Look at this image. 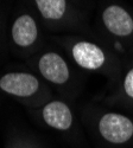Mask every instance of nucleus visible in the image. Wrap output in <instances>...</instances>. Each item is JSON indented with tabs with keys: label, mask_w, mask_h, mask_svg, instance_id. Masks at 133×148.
Returning <instances> with one entry per match:
<instances>
[{
	"label": "nucleus",
	"mask_w": 133,
	"mask_h": 148,
	"mask_svg": "<svg viewBox=\"0 0 133 148\" xmlns=\"http://www.w3.org/2000/svg\"><path fill=\"white\" fill-rule=\"evenodd\" d=\"M99 132L106 141L121 145L133 136V122L124 115L108 113L100 119Z\"/></svg>",
	"instance_id": "nucleus-1"
},
{
	"label": "nucleus",
	"mask_w": 133,
	"mask_h": 148,
	"mask_svg": "<svg viewBox=\"0 0 133 148\" xmlns=\"http://www.w3.org/2000/svg\"><path fill=\"white\" fill-rule=\"evenodd\" d=\"M38 79L26 72H10L0 78V89L18 97L33 95L38 90Z\"/></svg>",
	"instance_id": "nucleus-2"
},
{
	"label": "nucleus",
	"mask_w": 133,
	"mask_h": 148,
	"mask_svg": "<svg viewBox=\"0 0 133 148\" xmlns=\"http://www.w3.org/2000/svg\"><path fill=\"white\" fill-rule=\"evenodd\" d=\"M38 68L42 76L56 84H63L69 78V69L65 60L55 52L44 53L39 62Z\"/></svg>",
	"instance_id": "nucleus-3"
},
{
	"label": "nucleus",
	"mask_w": 133,
	"mask_h": 148,
	"mask_svg": "<svg viewBox=\"0 0 133 148\" xmlns=\"http://www.w3.org/2000/svg\"><path fill=\"white\" fill-rule=\"evenodd\" d=\"M72 57L84 69L96 70L103 65L106 56L101 49L89 42H79L72 46Z\"/></svg>",
	"instance_id": "nucleus-4"
},
{
	"label": "nucleus",
	"mask_w": 133,
	"mask_h": 148,
	"mask_svg": "<svg viewBox=\"0 0 133 148\" xmlns=\"http://www.w3.org/2000/svg\"><path fill=\"white\" fill-rule=\"evenodd\" d=\"M103 24L107 30L115 36H128L133 32V19L120 6H110L103 11Z\"/></svg>",
	"instance_id": "nucleus-5"
},
{
	"label": "nucleus",
	"mask_w": 133,
	"mask_h": 148,
	"mask_svg": "<svg viewBox=\"0 0 133 148\" xmlns=\"http://www.w3.org/2000/svg\"><path fill=\"white\" fill-rule=\"evenodd\" d=\"M43 119L46 125L58 130H67L71 127L72 115L69 107L61 101H52L48 103L43 112Z\"/></svg>",
	"instance_id": "nucleus-6"
},
{
	"label": "nucleus",
	"mask_w": 133,
	"mask_h": 148,
	"mask_svg": "<svg viewBox=\"0 0 133 148\" xmlns=\"http://www.w3.org/2000/svg\"><path fill=\"white\" fill-rule=\"evenodd\" d=\"M37 36V24L32 17L29 14H23L14 20L13 26H12V38L17 45L26 47L36 42Z\"/></svg>",
	"instance_id": "nucleus-7"
},
{
	"label": "nucleus",
	"mask_w": 133,
	"mask_h": 148,
	"mask_svg": "<svg viewBox=\"0 0 133 148\" xmlns=\"http://www.w3.org/2000/svg\"><path fill=\"white\" fill-rule=\"evenodd\" d=\"M36 4L42 16L46 19L57 20L65 13V0H36Z\"/></svg>",
	"instance_id": "nucleus-8"
},
{
	"label": "nucleus",
	"mask_w": 133,
	"mask_h": 148,
	"mask_svg": "<svg viewBox=\"0 0 133 148\" xmlns=\"http://www.w3.org/2000/svg\"><path fill=\"white\" fill-rule=\"evenodd\" d=\"M124 88L126 94L133 98V69H131L127 75L125 77V82H124Z\"/></svg>",
	"instance_id": "nucleus-9"
}]
</instances>
